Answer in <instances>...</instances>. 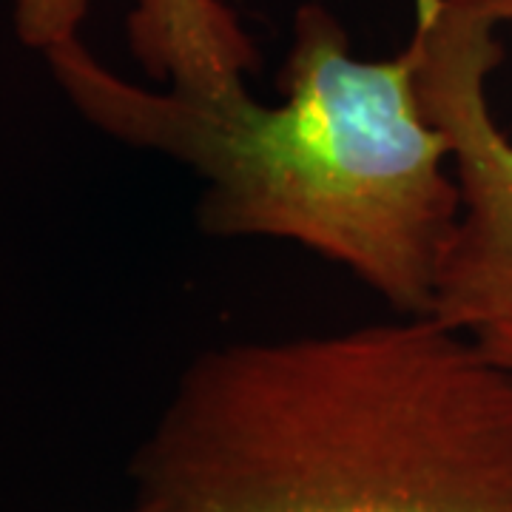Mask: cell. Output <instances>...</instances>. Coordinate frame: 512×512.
Segmentation results:
<instances>
[{"label": "cell", "instance_id": "1", "mask_svg": "<svg viewBox=\"0 0 512 512\" xmlns=\"http://www.w3.org/2000/svg\"><path fill=\"white\" fill-rule=\"evenodd\" d=\"M128 40L168 89L109 72L80 37L43 57L94 126L200 177L202 231L305 245L393 311L427 316L458 185L419 100L416 35L390 60H359L342 23L305 3L276 103L248 92L256 46L225 0H134Z\"/></svg>", "mask_w": 512, "mask_h": 512}, {"label": "cell", "instance_id": "2", "mask_svg": "<svg viewBox=\"0 0 512 512\" xmlns=\"http://www.w3.org/2000/svg\"><path fill=\"white\" fill-rule=\"evenodd\" d=\"M131 476L171 512H512V367L430 316L211 348Z\"/></svg>", "mask_w": 512, "mask_h": 512}, {"label": "cell", "instance_id": "3", "mask_svg": "<svg viewBox=\"0 0 512 512\" xmlns=\"http://www.w3.org/2000/svg\"><path fill=\"white\" fill-rule=\"evenodd\" d=\"M512 0H416V89L450 146L458 217L427 316L461 333L512 328V140L490 109Z\"/></svg>", "mask_w": 512, "mask_h": 512}, {"label": "cell", "instance_id": "4", "mask_svg": "<svg viewBox=\"0 0 512 512\" xmlns=\"http://www.w3.org/2000/svg\"><path fill=\"white\" fill-rule=\"evenodd\" d=\"M18 37L40 55L72 43L89 12V0H9Z\"/></svg>", "mask_w": 512, "mask_h": 512}, {"label": "cell", "instance_id": "5", "mask_svg": "<svg viewBox=\"0 0 512 512\" xmlns=\"http://www.w3.org/2000/svg\"><path fill=\"white\" fill-rule=\"evenodd\" d=\"M478 345L487 350L490 356H495L498 362H504L512 367V328H493L476 333Z\"/></svg>", "mask_w": 512, "mask_h": 512}, {"label": "cell", "instance_id": "6", "mask_svg": "<svg viewBox=\"0 0 512 512\" xmlns=\"http://www.w3.org/2000/svg\"><path fill=\"white\" fill-rule=\"evenodd\" d=\"M128 512H171L163 504H154V501H146V498H137V504Z\"/></svg>", "mask_w": 512, "mask_h": 512}]
</instances>
